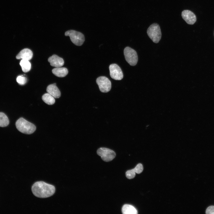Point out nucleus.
Returning a JSON list of instances; mask_svg holds the SVG:
<instances>
[{
	"instance_id": "obj_1",
	"label": "nucleus",
	"mask_w": 214,
	"mask_h": 214,
	"mask_svg": "<svg viewBox=\"0 0 214 214\" xmlns=\"http://www.w3.org/2000/svg\"><path fill=\"white\" fill-rule=\"evenodd\" d=\"M32 191L36 196L46 198L52 196L55 191V186L43 181L35 182L32 185Z\"/></svg>"
},
{
	"instance_id": "obj_2",
	"label": "nucleus",
	"mask_w": 214,
	"mask_h": 214,
	"mask_svg": "<svg viewBox=\"0 0 214 214\" xmlns=\"http://www.w3.org/2000/svg\"><path fill=\"white\" fill-rule=\"evenodd\" d=\"M17 129L20 132L30 134L33 133L36 129L35 125L22 117L18 119L15 123Z\"/></svg>"
},
{
	"instance_id": "obj_3",
	"label": "nucleus",
	"mask_w": 214,
	"mask_h": 214,
	"mask_svg": "<svg viewBox=\"0 0 214 214\" xmlns=\"http://www.w3.org/2000/svg\"><path fill=\"white\" fill-rule=\"evenodd\" d=\"M147 33L150 38L154 43H158L160 40L161 33L159 25L153 23L148 28Z\"/></svg>"
},
{
	"instance_id": "obj_4",
	"label": "nucleus",
	"mask_w": 214,
	"mask_h": 214,
	"mask_svg": "<svg viewBox=\"0 0 214 214\" xmlns=\"http://www.w3.org/2000/svg\"><path fill=\"white\" fill-rule=\"evenodd\" d=\"M65 36L70 37L72 42L76 45H81L85 41V37L81 33L73 30H69L65 33Z\"/></svg>"
},
{
	"instance_id": "obj_5",
	"label": "nucleus",
	"mask_w": 214,
	"mask_h": 214,
	"mask_svg": "<svg viewBox=\"0 0 214 214\" xmlns=\"http://www.w3.org/2000/svg\"><path fill=\"white\" fill-rule=\"evenodd\" d=\"M125 58L126 61L130 65L134 66L137 64L138 57L137 52L129 47H126L124 50Z\"/></svg>"
},
{
	"instance_id": "obj_6",
	"label": "nucleus",
	"mask_w": 214,
	"mask_h": 214,
	"mask_svg": "<svg viewBox=\"0 0 214 214\" xmlns=\"http://www.w3.org/2000/svg\"><path fill=\"white\" fill-rule=\"evenodd\" d=\"M98 155L105 162H109L113 160L116 156V153L113 150L105 147H101L97 151Z\"/></svg>"
},
{
	"instance_id": "obj_7",
	"label": "nucleus",
	"mask_w": 214,
	"mask_h": 214,
	"mask_svg": "<svg viewBox=\"0 0 214 214\" xmlns=\"http://www.w3.org/2000/svg\"><path fill=\"white\" fill-rule=\"evenodd\" d=\"M96 82L101 92L106 93L110 91L111 86V82L106 77H99L97 78Z\"/></svg>"
},
{
	"instance_id": "obj_8",
	"label": "nucleus",
	"mask_w": 214,
	"mask_h": 214,
	"mask_svg": "<svg viewBox=\"0 0 214 214\" xmlns=\"http://www.w3.org/2000/svg\"><path fill=\"white\" fill-rule=\"evenodd\" d=\"M111 77L115 80H120L123 77V75L120 67L117 64H113L109 66Z\"/></svg>"
},
{
	"instance_id": "obj_9",
	"label": "nucleus",
	"mask_w": 214,
	"mask_h": 214,
	"mask_svg": "<svg viewBox=\"0 0 214 214\" xmlns=\"http://www.w3.org/2000/svg\"><path fill=\"white\" fill-rule=\"evenodd\" d=\"M182 18L188 24L193 25L196 22V18L194 14L191 11L185 10L182 12Z\"/></svg>"
},
{
	"instance_id": "obj_10",
	"label": "nucleus",
	"mask_w": 214,
	"mask_h": 214,
	"mask_svg": "<svg viewBox=\"0 0 214 214\" xmlns=\"http://www.w3.org/2000/svg\"><path fill=\"white\" fill-rule=\"evenodd\" d=\"M48 62L50 63V65L56 67H60L64 64V61L63 59L56 55H53L49 57L48 59Z\"/></svg>"
},
{
	"instance_id": "obj_11",
	"label": "nucleus",
	"mask_w": 214,
	"mask_h": 214,
	"mask_svg": "<svg viewBox=\"0 0 214 214\" xmlns=\"http://www.w3.org/2000/svg\"><path fill=\"white\" fill-rule=\"evenodd\" d=\"M33 55L31 50L28 48H25L17 54L16 58L29 60L32 59Z\"/></svg>"
},
{
	"instance_id": "obj_12",
	"label": "nucleus",
	"mask_w": 214,
	"mask_h": 214,
	"mask_svg": "<svg viewBox=\"0 0 214 214\" xmlns=\"http://www.w3.org/2000/svg\"><path fill=\"white\" fill-rule=\"evenodd\" d=\"M56 85V83L49 85L47 87L46 91L54 98H57L60 97L61 93Z\"/></svg>"
},
{
	"instance_id": "obj_13",
	"label": "nucleus",
	"mask_w": 214,
	"mask_h": 214,
	"mask_svg": "<svg viewBox=\"0 0 214 214\" xmlns=\"http://www.w3.org/2000/svg\"><path fill=\"white\" fill-rule=\"evenodd\" d=\"M52 72L56 76L59 77L65 76L68 74V70L65 67H56L52 70Z\"/></svg>"
},
{
	"instance_id": "obj_14",
	"label": "nucleus",
	"mask_w": 214,
	"mask_h": 214,
	"mask_svg": "<svg viewBox=\"0 0 214 214\" xmlns=\"http://www.w3.org/2000/svg\"><path fill=\"white\" fill-rule=\"evenodd\" d=\"M122 211L123 214H136L137 211L133 206L128 204H125L122 207Z\"/></svg>"
},
{
	"instance_id": "obj_15",
	"label": "nucleus",
	"mask_w": 214,
	"mask_h": 214,
	"mask_svg": "<svg viewBox=\"0 0 214 214\" xmlns=\"http://www.w3.org/2000/svg\"><path fill=\"white\" fill-rule=\"evenodd\" d=\"M20 64L23 72L26 73L29 71L31 69V64L29 60L23 59L21 60Z\"/></svg>"
},
{
	"instance_id": "obj_16",
	"label": "nucleus",
	"mask_w": 214,
	"mask_h": 214,
	"mask_svg": "<svg viewBox=\"0 0 214 214\" xmlns=\"http://www.w3.org/2000/svg\"><path fill=\"white\" fill-rule=\"evenodd\" d=\"M42 99L44 102L49 105H53L55 102L54 98L48 93L43 95Z\"/></svg>"
},
{
	"instance_id": "obj_17",
	"label": "nucleus",
	"mask_w": 214,
	"mask_h": 214,
	"mask_svg": "<svg viewBox=\"0 0 214 214\" xmlns=\"http://www.w3.org/2000/svg\"><path fill=\"white\" fill-rule=\"evenodd\" d=\"M9 123V121L7 115L4 113L0 112V127H6Z\"/></svg>"
},
{
	"instance_id": "obj_18",
	"label": "nucleus",
	"mask_w": 214,
	"mask_h": 214,
	"mask_svg": "<svg viewBox=\"0 0 214 214\" xmlns=\"http://www.w3.org/2000/svg\"><path fill=\"white\" fill-rule=\"evenodd\" d=\"M136 171L134 169L127 171L126 172V176L128 179L133 178L136 175Z\"/></svg>"
},
{
	"instance_id": "obj_19",
	"label": "nucleus",
	"mask_w": 214,
	"mask_h": 214,
	"mask_svg": "<svg viewBox=\"0 0 214 214\" xmlns=\"http://www.w3.org/2000/svg\"><path fill=\"white\" fill-rule=\"evenodd\" d=\"M16 80L19 84L23 85L26 82V78L22 76H19L17 77Z\"/></svg>"
},
{
	"instance_id": "obj_20",
	"label": "nucleus",
	"mask_w": 214,
	"mask_h": 214,
	"mask_svg": "<svg viewBox=\"0 0 214 214\" xmlns=\"http://www.w3.org/2000/svg\"><path fill=\"white\" fill-rule=\"evenodd\" d=\"M134 169L136 173L139 174L143 171V167L141 164L139 163L136 166Z\"/></svg>"
},
{
	"instance_id": "obj_21",
	"label": "nucleus",
	"mask_w": 214,
	"mask_h": 214,
	"mask_svg": "<svg viewBox=\"0 0 214 214\" xmlns=\"http://www.w3.org/2000/svg\"><path fill=\"white\" fill-rule=\"evenodd\" d=\"M207 214H214V206H211L208 207L206 211Z\"/></svg>"
}]
</instances>
